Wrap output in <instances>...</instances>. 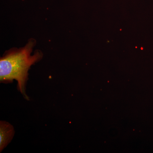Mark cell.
Returning <instances> with one entry per match:
<instances>
[{
    "mask_svg": "<svg viewBox=\"0 0 153 153\" xmlns=\"http://www.w3.org/2000/svg\"><path fill=\"white\" fill-rule=\"evenodd\" d=\"M14 127L5 121L0 122V152L11 142L15 134Z\"/></svg>",
    "mask_w": 153,
    "mask_h": 153,
    "instance_id": "2",
    "label": "cell"
},
{
    "mask_svg": "<svg viewBox=\"0 0 153 153\" xmlns=\"http://www.w3.org/2000/svg\"><path fill=\"white\" fill-rule=\"evenodd\" d=\"M35 41L28 42L20 49H13L6 53L0 60V80L1 82H12L14 79L18 82V88L24 97L30 100L26 92L28 71L34 63L42 58L41 52H36L31 55Z\"/></svg>",
    "mask_w": 153,
    "mask_h": 153,
    "instance_id": "1",
    "label": "cell"
}]
</instances>
